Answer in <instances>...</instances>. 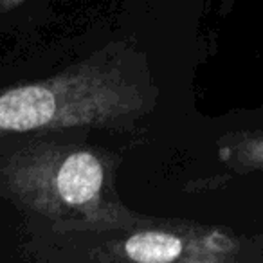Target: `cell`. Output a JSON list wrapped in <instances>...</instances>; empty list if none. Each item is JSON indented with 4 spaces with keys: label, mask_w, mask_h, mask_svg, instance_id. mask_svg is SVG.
<instances>
[{
    "label": "cell",
    "mask_w": 263,
    "mask_h": 263,
    "mask_svg": "<svg viewBox=\"0 0 263 263\" xmlns=\"http://www.w3.org/2000/svg\"><path fill=\"white\" fill-rule=\"evenodd\" d=\"M256 243H258L259 247L263 249V234H261V236H258V238H256Z\"/></svg>",
    "instance_id": "8992f818"
},
{
    "label": "cell",
    "mask_w": 263,
    "mask_h": 263,
    "mask_svg": "<svg viewBox=\"0 0 263 263\" xmlns=\"http://www.w3.org/2000/svg\"><path fill=\"white\" fill-rule=\"evenodd\" d=\"M157 90L128 47L96 51L51 78L0 88V137L47 130L121 132L150 114Z\"/></svg>",
    "instance_id": "7a4b0ae2"
},
{
    "label": "cell",
    "mask_w": 263,
    "mask_h": 263,
    "mask_svg": "<svg viewBox=\"0 0 263 263\" xmlns=\"http://www.w3.org/2000/svg\"><path fill=\"white\" fill-rule=\"evenodd\" d=\"M222 155L240 172L263 170V132L236 136L226 148H222Z\"/></svg>",
    "instance_id": "277c9868"
},
{
    "label": "cell",
    "mask_w": 263,
    "mask_h": 263,
    "mask_svg": "<svg viewBox=\"0 0 263 263\" xmlns=\"http://www.w3.org/2000/svg\"><path fill=\"white\" fill-rule=\"evenodd\" d=\"M24 0H0V4H6V6H9V8H11V6H16V4H22Z\"/></svg>",
    "instance_id": "5b68a950"
},
{
    "label": "cell",
    "mask_w": 263,
    "mask_h": 263,
    "mask_svg": "<svg viewBox=\"0 0 263 263\" xmlns=\"http://www.w3.org/2000/svg\"><path fill=\"white\" fill-rule=\"evenodd\" d=\"M65 130L0 137V195L52 231L126 227L137 213L116 190L119 155Z\"/></svg>",
    "instance_id": "6da1fadb"
},
{
    "label": "cell",
    "mask_w": 263,
    "mask_h": 263,
    "mask_svg": "<svg viewBox=\"0 0 263 263\" xmlns=\"http://www.w3.org/2000/svg\"><path fill=\"white\" fill-rule=\"evenodd\" d=\"M34 261L229 263L243 258L231 231L179 218L136 215L126 227L105 231H52L40 226L26 245Z\"/></svg>",
    "instance_id": "3957f363"
}]
</instances>
